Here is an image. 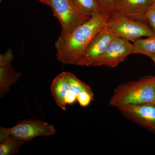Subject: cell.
Masks as SVG:
<instances>
[{"label":"cell","mask_w":155,"mask_h":155,"mask_svg":"<svg viewBox=\"0 0 155 155\" xmlns=\"http://www.w3.org/2000/svg\"><path fill=\"white\" fill-rule=\"evenodd\" d=\"M77 95L71 89L67 93L65 96L64 101L67 105H72L77 101Z\"/></svg>","instance_id":"obj_19"},{"label":"cell","mask_w":155,"mask_h":155,"mask_svg":"<svg viewBox=\"0 0 155 155\" xmlns=\"http://www.w3.org/2000/svg\"><path fill=\"white\" fill-rule=\"evenodd\" d=\"M116 0H96L100 8L104 12L110 14Z\"/></svg>","instance_id":"obj_17"},{"label":"cell","mask_w":155,"mask_h":155,"mask_svg":"<svg viewBox=\"0 0 155 155\" xmlns=\"http://www.w3.org/2000/svg\"><path fill=\"white\" fill-rule=\"evenodd\" d=\"M146 18L149 25L155 31V2L147 11Z\"/></svg>","instance_id":"obj_18"},{"label":"cell","mask_w":155,"mask_h":155,"mask_svg":"<svg viewBox=\"0 0 155 155\" xmlns=\"http://www.w3.org/2000/svg\"><path fill=\"white\" fill-rule=\"evenodd\" d=\"M39 2H41V3H43L45 5L49 6V0H38Z\"/></svg>","instance_id":"obj_20"},{"label":"cell","mask_w":155,"mask_h":155,"mask_svg":"<svg viewBox=\"0 0 155 155\" xmlns=\"http://www.w3.org/2000/svg\"><path fill=\"white\" fill-rule=\"evenodd\" d=\"M49 2L53 14L61 24L60 35L69 34L89 19L79 13L71 0H49Z\"/></svg>","instance_id":"obj_5"},{"label":"cell","mask_w":155,"mask_h":155,"mask_svg":"<svg viewBox=\"0 0 155 155\" xmlns=\"http://www.w3.org/2000/svg\"><path fill=\"white\" fill-rule=\"evenodd\" d=\"M70 90V85L66 72L59 74L55 78L51 84V92L56 104L64 111L67 110V104L64 101L65 96Z\"/></svg>","instance_id":"obj_11"},{"label":"cell","mask_w":155,"mask_h":155,"mask_svg":"<svg viewBox=\"0 0 155 155\" xmlns=\"http://www.w3.org/2000/svg\"><path fill=\"white\" fill-rule=\"evenodd\" d=\"M14 55L11 49L0 55V97L3 98L10 91V86L18 81L21 74L12 67Z\"/></svg>","instance_id":"obj_10"},{"label":"cell","mask_w":155,"mask_h":155,"mask_svg":"<svg viewBox=\"0 0 155 155\" xmlns=\"http://www.w3.org/2000/svg\"><path fill=\"white\" fill-rule=\"evenodd\" d=\"M152 4L151 0H116L111 14L148 22L147 12Z\"/></svg>","instance_id":"obj_9"},{"label":"cell","mask_w":155,"mask_h":155,"mask_svg":"<svg viewBox=\"0 0 155 155\" xmlns=\"http://www.w3.org/2000/svg\"><path fill=\"white\" fill-rule=\"evenodd\" d=\"M56 129L48 122L38 119L22 120L11 128L0 127V142L7 137L27 142L39 136H50L54 134Z\"/></svg>","instance_id":"obj_4"},{"label":"cell","mask_w":155,"mask_h":155,"mask_svg":"<svg viewBox=\"0 0 155 155\" xmlns=\"http://www.w3.org/2000/svg\"><path fill=\"white\" fill-rule=\"evenodd\" d=\"M151 2H152V3L155 2V0H151Z\"/></svg>","instance_id":"obj_22"},{"label":"cell","mask_w":155,"mask_h":155,"mask_svg":"<svg viewBox=\"0 0 155 155\" xmlns=\"http://www.w3.org/2000/svg\"><path fill=\"white\" fill-rule=\"evenodd\" d=\"M132 54H140L149 57L155 54V34L140 38L133 43Z\"/></svg>","instance_id":"obj_13"},{"label":"cell","mask_w":155,"mask_h":155,"mask_svg":"<svg viewBox=\"0 0 155 155\" xmlns=\"http://www.w3.org/2000/svg\"><path fill=\"white\" fill-rule=\"evenodd\" d=\"M110 14L103 12L91 17L65 36L60 35L55 43L58 61L77 65L89 45L107 21Z\"/></svg>","instance_id":"obj_1"},{"label":"cell","mask_w":155,"mask_h":155,"mask_svg":"<svg viewBox=\"0 0 155 155\" xmlns=\"http://www.w3.org/2000/svg\"><path fill=\"white\" fill-rule=\"evenodd\" d=\"M82 16L89 19L93 16L104 12L96 0H71Z\"/></svg>","instance_id":"obj_12"},{"label":"cell","mask_w":155,"mask_h":155,"mask_svg":"<svg viewBox=\"0 0 155 155\" xmlns=\"http://www.w3.org/2000/svg\"><path fill=\"white\" fill-rule=\"evenodd\" d=\"M149 58L152 60V61L153 62L154 64L155 65V54H153L150 56Z\"/></svg>","instance_id":"obj_21"},{"label":"cell","mask_w":155,"mask_h":155,"mask_svg":"<svg viewBox=\"0 0 155 155\" xmlns=\"http://www.w3.org/2000/svg\"><path fill=\"white\" fill-rule=\"evenodd\" d=\"M109 29L116 36L134 42L143 37L155 34L148 22L135 20L116 14H110L107 23Z\"/></svg>","instance_id":"obj_3"},{"label":"cell","mask_w":155,"mask_h":155,"mask_svg":"<svg viewBox=\"0 0 155 155\" xmlns=\"http://www.w3.org/2000/svg\"><path fill=\"white\" fill-rule=\"evenodd\" d=\"M116 36L106 24L91 42L77 66L94 67L98 59L104 53Z\"/></svg>","instance_id":"obj_6"},{"label":"cell","mask_w":155,"mask_h":155,"mask_svg":"<svg viewBox=\"0 0 155 155\" xmlns=\"http://www.w3.org/2000/svg\"><path fill=\"white\" fill-rule=\"evenodd\" d=\"M2 0H0V2H2Z\"/></svg>","instance_id":"obj_23"},{"label":"cell","mask_w":155,"mask_h":155,"mask_svg":"<svg viewBox=\"0 0 155 155\" xmlns=\"http://www.w3.org/2000/svg\"><path fill=\"white\" fill-rule=\"evenodd\" d=\"M118 109L127 119L155 134V103L122 106Z\"/></svg>","instance_id":"obj_8"},{"label":"cell","mask_w":155,"mask_h":155,"mask_svg":"<svg viewBox=\"0 0 155 155\" xmlns=\"http://www.w3.org/2000/svg\"><path fill=\"white\" fill-rule=\"evenodd\" d=\"M93 101H94V94L88 92H82L77 96V101L81 107H87Z\"/></svg>","instance_id":"obj_16"},{"label":"cell","mask_w":155,"mask_h":155,"mask_svg":"<svg viewBox=\"0 0 155 155\" xmlns=\"http://www.w3.org/2000/svg\"><path fill=\"white\" fill-rule=\"evenodd\" d=\"M66 75L70 85V89L75 93L77 96L83 91L94 94L91 87L78 79L73 73L66 72Z\"/></svg>","instance_id":"obj_15"},{"label":"cell","mask_w":155,"mask_h":155,"mask_svg":"<svg viewBox=\"0 0 155 155\" xmlns=\"http://www.w3.org/2000/svg\"><path fill=\"white\" fill-rule=\"evenodd\" d=\"M0 143V155H14L19 153L25 143L8 137Z\"/></svg>","instance_id":"obj_14"},{"label":"cell","mask_w":155,"mask_h":155,"mask_svg":"<svg viewBox=\"0 0 155 155\" xmlns=\"http://www.w3.org/2000/svg\"><path fill=\"white\" fill-rule=\"evenodd\" d=\"M133 44L122 38L116 36L104 53L95 64L94 67L104 66L115 68L123 62L127 56L132 54Z\"/></svg>","instance_id":"obj_7"},{"label":"cell","mask_w":155,"mask_h":155,"mask_svg":"<svg viewBox=\"0 0 155 155\" xmlns=\"http://www.w3.org/2000/svg\"><path fill=\"white\" fill-rule=\"evenodd\" d=\"M145 103H155V75L119 84L114 90L109 104L118 108Z\"/></svg>","instance_id":"obj_2"}]
</instances>
